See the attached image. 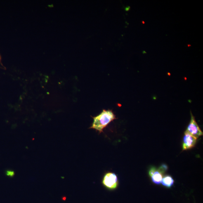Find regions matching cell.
<instances>
[{"instance_id":"3957f363","label":"cell","mask_w":203,"mask_h":203,"mask_svg":"<svg viewBox=\"0 0 203 203\" xmlns=\"http://www.w3.org/2000/svg\"><path fill=\"white\" fill-rule=\"evenodd\" d=\"M167 169V167L165 165L161 166L159 169H156L154 167L151 168L149 173L152 182L156 184H160L163 178V173Z\"/></svg>"},{"instance_id":"6da1fadb","label":"cell","mask_w":203,"mask_h":203,"mask_svg":"<svg viewBox=\"0 0 203 203\" xmlns=\"http://www.w3.org/2000/svg\"><path fill=\"white\" fill-rule=\"evenodd\" d=\"M93 118V124L90 128L96 130L100 133L103 132L104 129L116 119V116L112 110H104L99 115Z\"/></svg>"},{"instance_id":"ba28073f","label":"cell","mask_w":203,"mask_h":203,"mask_svg":"<svg viewBox=\"0 0 203 203\" xmlns=\"http://www.w3.org/2000/svg\"><path fill=\"white\" fill-rule=\"evenodd\" d=\"M129 8H130V7H128V8H126V11H128V10H129Z\"/></svg>"},{"instance_id":"8992f818","label":"cell","mask_w":203,"mask_h":203,"mask_svg":"<svg viewBox=\"0 0 203 203\" xmlns=\"http://www.w3.org/2000/svg\"><path fill=\"white\" fill-rule=\"evenodd\" d=\"M161 183L163 186L169 188L173 186L174 183V180L172 177L167 175L163 178Z\"/></svg>"},{"instance_id":"9c48e42d","label":"cell","mask_w":203,"mask_h":203,"mask_svg":"<svg viewBox=\"0 0 203 203\" xmlns=\"http://www.w3.org/2000/svg\"><path fill=\"white\" fill-rule=\"evenodd\" d=\"M188 46H190V45H188Z\"/></svg>"},{"instance_id":"277c9868","label":"cell","mask_w":203,"mask_h":203,"mask_svg":"<svg viewBox=\"0 0 203 203\" xmlns=\"http://www.w3.org/2000/svg\"><path fill=\"white\" fill-rule=\"evenodd\" d=\"M191 119L185 133H188L197 139L203 135V132L198 125L191 113Z\"/></svg>"},{"instance_id":"52a82bcc","label":"cell","mask_w":203,"mask_h":203,"mask_svg":"<svg viewBox=\"0 0 203 203\" xmlns=\"http://www.w3.org/2000/svg\"><path fill=\"white\" fill-rule=\"evenodd\" d=\"M7 175L10 177H13L15 175V172L12 171H7Z\"/></svg>"},{"instance_id":"7a4b0ae2","label":"cell","mask_w":203,"mask_h":203,"mask_svg":"<svg viewBox=\"0 0 203 203\" xmlns=\"http://www.w3.org/2000/svg\"><path fill=\"white\" fill-rule=\"evenodd\" d=\"M102 183L106 188L110 190H116L119 185L117 175L115 173L110 171L106 173L104 175Z\"/></svg>"},{"instance_id":"30bf717a","label":"cell","mask_w":203,"mask_h":203,"mask_svg":"<svg viewBox=\"0 0 203 203\" xmlns=\"http://www.w3.org/2000/svg\"><path fill=\"white\" fill-rule=\"evenodd\" d=\"M143 22V23H144V22Z\"/></svg>"},{"instance_id":"5b68a950","label":"cell","mask_w":203,"mask_h":203,"mask_svg":"<svg viewBox=\"0 0 203 203\" xmlns=\"http://www.w3.org/2000/svg\"><path fill=\"white\" fill-rule=\"evenodd\" d=\"M197 139L188 133H184L183 138V150H190L195 146Z\"/></svg>"}]
</instances>
